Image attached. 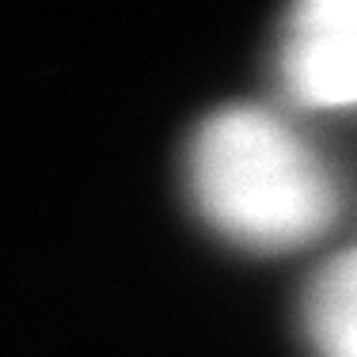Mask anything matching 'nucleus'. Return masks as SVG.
I'll return each instance as SVG.
<instances>
[{"mask_svg":"<svg viewBox=\"0 0 357 357\" xmlns=\"http://www.w3.org/2000/svg\"><path fill=\"white\" fill-rule=\"evenodd\" d=\"M304 327L319 357H357V251L319 274L304 304Z\"/></svg>","mask_w":357,"mask_h":357,"instance_id":"nucleus-3","label":"nucleus"},{"mask_svg":"<svg viewBox=\"0 0 357 357\" xmlns=\"http://www.w3.org/2000/svg\"><path fill=\"white\" fill-rule=\"evenodd\" d=\"M186 190L213 232L255 251H289L338 217V183L289 122L262 107H225L186 149Z\"/></svg>","mask_w":357,"mask_h":357,"instance_id":"nucleus-1","label":"nucleus"},{"mask_svg":"<svg viewBox=\"0 0 357 357\" xmlns=\"http://www.w3.org/2000/svg\"><path fill=\"white\" fill-rule=\"evenodd\" d=\"M285 91L304 107L357 103V0H316L289 20L278 54Z\"/></svg>","mask_w":357,"mask_h":357,"instance_id":"nucleus-2","label":"nucleus"}]
</instances>
